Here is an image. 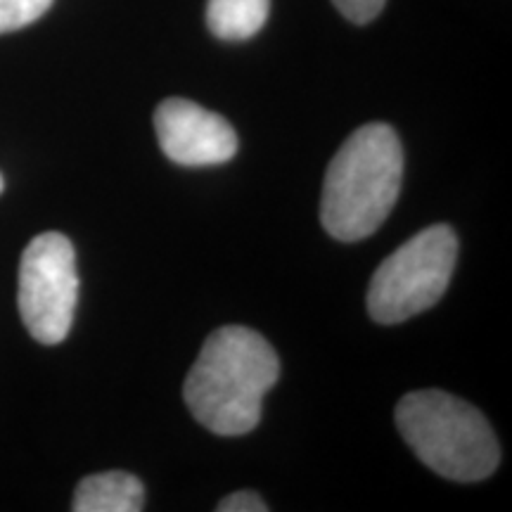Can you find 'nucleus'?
<instances>
[{
	"label": "nucleus",
	"instance_id": "nucleus-1",
	"mask_svg": "<svg viewBox=\"0 0 512 512\" xmlns=\"http://www.w3.org/2000/svg\"><path fill=\"white\" fill-rule=\"evenodd\" d=\"M280 377L275 349L259 332L228 325L211 332L185 377L183 399L209 432L240 437L261 420V401Z\"/></svg>",
	"mask_w": 512,
	"mask_h": 512
},
{
	"label": "nucleus",
	"instance_id": "nucleus-2",
	"mask_svg": "<svg viewBox=\"0 0 512 512\" xmlns=\"http://www.w3.org/2000/svg\"><path fill=\"white\" fill-rule=\"evenodd\" d=\"M403 147L387 124H366L344 140L323 183L320 221L335 240L370 238L399 200Z\"/></svg>",
	"mask_w": 512,
	"mask_h": 512
},
{
	"label": "nucleus",
	"instance_id": "nucleus-3",
	"mask_svg": "<svg viewBox=\"0 0 512 512\" xmlns=\"http://www.w3.org/2000/svg\"><path fill=\"white\" fill-rule=\"evenodd\" d=\"M396 427L411 451L453 482H482L501 460L498 439L484 415L458 396L422 389L396 406Z\"/></svg>",
	"mask_w": 512,
	"mask_h": 512
},
{
	"label": "nucleus",
	"instance_id": "nucleus-4",
	"mask_svg": "<svg viewBox=\"0 0 512 512\" xmlns=\"http://www.w3.org/2000/svg\"><path fill=\"white\" fill-rule=\"evenodd\" d=\"M458 259L451 226L437 223L389 254L368 287V311L382 325H396L432 309L444 297Z\"/></svg>",
	"mask_w": 512,
	"mask_h": 512
},
{
	"label": "nucleus",
	"instance_id": "nucleus-5",
	"mask_svg": "<svg viewBox=\"0 0 512 512\" xmlns=\"http://www.w3.org/2000/svg\"><path fill=\"white\" fill-rule=\"evenodd\" d=\"M19 316L36 342L55 347L72 330L79 302L74 245L62 233H41L19 261Z\"/></svg>",
	"mask_w": 512,
	"mask_h": 512
},
{
	"label": "nucleus",
	"instance_id": "nucleus-6",
	"mask_svg": "<svg viewBox=\"0 0 512 512\" xmlns=\"http://www.w3.org/2000/svg\"><path fill=\"white\" fill-rule=\"evenodd\" d=\"M155 131L164 155L181 166H216L238 155V133L230 121L192 100L159 102Z\"/></svg>",
	"mask_w": 512,
	"mask_h": 512
},
{
	"label": "nucleus",
	"instance_id": "nucleus-7",
	"mask_svg": "<svg viewBox=\"0 0 512 512\" xmlns=\"http://www.w3.org/2000/svg\"><path fill=\"white\" fill-rule=\"evenodd\" d=\"M145 508L143 482L131 472H100L81 479L74 491V512H140Z\"/></svg>",
	"mask_w": 512,
	"mask_h": 512
},
{
	"label": "nucleus",
	"instance_id": "nucleus-8",
	"mask_svg": "<svg viewBox=\"0 0 512 512\" xmlns=\"http://www.w3.org/2000/svg\"><path fill=\"white\" fill-rule=\"evenodd\" d=\"M271 0H209L207 27L221 41H247L264 29Z\"/></svg>",
	"mask_w": 512,
	"mask_h": 512
},
{
	"label": "nucleus",
	"instance_id": "nucleus-9",
	"mask_svg": "<svg viewBox=\"0 0 512 512\" xmlns=\"http://www.w3.org/2000/svg\"><path fill=\"white\" fill-rule=\"evenodd\" d=\"M53 0H0V34L24 29L41 19Z\"/></svg>",
	"mask_w": 512,
	"mask_h": 512
},
{
	"label": "nucleus",
	"instance_id": "nucleus-10",
	"mask_svg": "<svg viewBox=\"0 0 512 512\" xmlns=\"http://www.w3.org/2000/svg\"><path fill=\"white\" fill-rule=\"evenodd\" d=\"M332 3H335V8L342 12L349 22L368 24L380 15L387 0H332Z\"/></svg>",
	"mask_w": 512,
	"mask_h": 512
},
{
	"label": "nucleus",
	"instance_id": "nucleus-11",
	"mask_svg": "<svg viewBox=\"0 0 512 512\" xmlns=\"http://www.w3.org/2000/svg\"><path fill=\"white\" fill-rule=\"evenodd\" d=\"M219 512H266L268 505L261 501V496H256L254 491H238V494H230L216 505Z\"/></svg>",
	"mask_w": 512,
	"mask_h": 512
},
{
	"label": "nucleus",
	"instance_id": "nucleus-12",
	"mask_svg": "<svg viewBox=\"0 0 512 512\" xmlns=\"http://www.w3.org/2000/svg\"><path fill=\"white\" fill-rule=\"evenodd\" d=\"M3 188H5V181H3V176H0V192H3Z\"/></svg>",
	"mask_w": 512,
	"mask_h": 512
}]
</instances>
